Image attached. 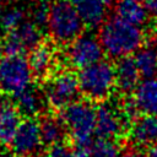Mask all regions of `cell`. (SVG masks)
<instances>
[{
    "label": "cell",
    "instance_id": "4",
    "mask_svg": "<svg viewBox=\"0 0 157 157\" xmlns=\"http://www.w3.org/2000/svg\"><path fill=\"white\" fill-rule=\"evenodd\" d=\"M34 78L28 59L23 54H6L0 60V90L16 96L31 86Z\"/></svg>",
    "mask_w": 157,
    "mask_h": 157
},
{
    "label": "cell",
    "instance_id": "20",
    "mask_svg": "<svg viewBox=\"0 0 157 157\" xmlns=\"http://www.w3.org/2000/svg\"><path fill=\"white\" fill-rule=\"evenodd\" d=\"M115 16L136 26H144L148 21V12L140 0H117Z\"/></svg>",
    "mask_w": 157,
    "mask_h": 157
},
{
    "label": "cell",
    "instance_id": "27",
    "mask_svg": "<svg viewBox=\"0 0 157 157\" xmlns=\"http://www.w3.org/2000/svg\"><path fill=\"white\" fill-rule=\"evenodd\" d=\"M150 17L155 18L157 22V0H144L142 1Z\"/></svg>",
    "mask_w": 157,
    "mask_h": 157
},
{
    "label": "cell",
    "instance_id": "9",
    "mask_svg": "<svg viewBox=\"0 0 157 157\" xmlns=\"http://www.w3.org/2000/svg\"><path fill=\"white\" fill-rule=\"evenodd\" d=\"M42 146L38 120L34 118L22 119L10 145L15 157H39L43 153Z\"/></svg>",
    "mask_w": 157,
    "mask_h": 157
},
{
    "label": "cell",
    "instance_id": "2",
    "mask_svg": "<svg viewBox=\"0 0 157 157\" xmlns=\"http://www.w3.org/2000/svg\"><path fill=\"white\" fill-rule=\"evenodd\" d=\"M47 27L55 43L69 44L82 34L85 25L72 0H54L50 4Z\"/></svg>",
    "mask_w": 157,
    "mask_h": 157
},
{
    "label": "cell",
    "instance_id": "10",
    "mask_svg": "<svg viewBox=\"0 0 157 157\" xmlns=\"http://www.w3.org/2000/svg\"><path fill=\"white\" fill-rule=\"evenodd\" d=\"M42 38V27L33 21H25L17 28L7 32L2 48L6 54H25L39 45Z\"/></svg>",
    "mask_w": 157,
    "mask_h": 157
},
{
    "label": "cell",
    "instance_id": "7",
    "mask_svg": "<svg viewBox=\"0 0 157 157\" xmlns=\"http://www.w3.org/2000/svg\"><path fill=\"white\" fill-rule=\"evenodd\" d=\"M129 128L130 124L121 114L119 105L117 107L101 102V104L96 108L94 134L97 137L120 142V140L129 131Z\"/></svg>",
    "mask_w": 157,
    "mask_h": 157
},
{
    "label": "cell",
    "instance_id": "29",
    "mask_svg": "<svg viewBox=\"0 0 157 157\" xmlns=\"http://www.w3.org/2000/svg\"><path fill=\"white\" fill-rule=\"evenodd\" d=\"M145 157H157V144L147 147L145 151Z\"/></svg>",
    "mask_w": 157,
    "mask_h": 157
},
{
    "label": "cell",
    "instance_id": "19",
    "mask_svg": "<svg viewBox=\"0 0 157 157\" xmlns=\"http://www.w3.org/2000/svg\"><path fill=\"white\" fill-rule=\"evenodd\" d=\"M22 121V114L17 107L5 101L0 109V145L10 146Z\"/></svg>",
    "mask_w": 157,
    "mask_h": 157
},
{
    "label": "cell",
    "instance_id": "11",
    "mask_svg": "<svg viewBox=\"0 0 157 157\" xmlns=\"http://www.w3.org/2000/svg\"><path fill=\"white\" fill-rule=\"evenodd\" d=\"M129 137L139 147L157 144V114H140L129 128Z\"/></svg>",
    "mask_w": 157,
    "mask_h": 157
},
{
    "label": "cell",
    "instance_id": "31",
    "mask_svg": "<svg viewBox=\"0 0 157 157\" xmlns=\"http://www.w3.org/2000/svg\"><path fill=\"white\" fill-rule=\"evenodd\" d=\"M103 1H104V2H105V4L108 5V6H109V5H112L113 2H115L117 0H103Z\"/></svg>",
    "mask_w": 157,
    "mask_h": 157
},
{
    "label": "cell",
    "instance_id": "28",
    "mask_svg": "<svg viewBox=\"0 0 157 157\" xmlns=\"http://www.w3.org/2000/svg\"><path fill=\"white\" fill-rule=\"evenodd\" d=\"M0 157H15L10 146L0 145Z\"/></svg>",
    "mask_w": 157,
    "mask_h": 157
},
{
    "label": "cell",
    "instance_id": "8",
    "mask_svg": "<svg viewBox=\"0 0 157 157\" xmlns=\"http://www.w3.org/2000/svg\"><path fill=\"white\" fill-rule=\"evenodd\" d=\"M104 50L99 38L91 33L80 34L71 43L67 44L65 58L71 67L83 69L103 59Z\"/></svg>",
    "mask_w": 157,
    "mask_h": 157
},
{
    "label": "cell",
    "instance_id": "3",
    "mask_svg": "<svg viewBox=\"0 0 157 157\" xmlns=\"http://www.w3.org/2000/svg\"><path fill=\"white\" fill-rule=\"evenodd\" d=\"M82 96L91 102H104L115 88L114 65L101 60L80 70L77 75Z\"/></svg>",
    "mask_w": 157,
    "mask_h": 157
},
{
    "label": "cell",
    "instance_id": "5",
    "mask_svg": "<svg viewBox=\"0 0 157 157\" xmlns=\"http://www.w3.org/2000/svg\"><path fill=\"white\" fill-rule=\"evenodd\" d=\"M72 141H91L96 128V108L91 101H75L61 110Z\"/></svg>",
    "mask_w": 157,
    "mask_h": 157
},
{
    "label": "cell",
    "instance_id": "26",
    "mask_svg": "<svg viewBox=\"0 0 157 157\" xmlns=\"http://www.w3.org/2000/svg\"><path fill=\"white\" fill-rule=\"evenodd\" d=\"M120 157H145V151H142L139 146L134 145V146H128L125 147V150L121 152Z\"/></svg>",
    "mask_w": 157,
    "mask_h": 157
},
{
    "label": "cell",
    "instance_id": "23",
    "mask_svg": "<svg viewBox=\"0 0 157 157\" xmlns=\"http://www.w3.org/2000/svg\"><path fill=\"white\" fill-rule=\"evenodd\" d=\"M50 4L52 1L49 0H37L31 10V18L32 21L38 25L39 27L47 26L48 17H49V11H50Z\"/></svg>",
    "mask_w": 157,
    "mask_h": 157
},
{
    "label": "cell",
    "instance_id": "30",
    "mask_svg": "<svg viewBox=\"0 0 157 157\" xmlns=\"http://www.w3.org/2000/svg\"><path fill=\"white\" fill-rule=\"evenodd\" d=\"M2 53H4V48H2V43H0V60L2 59Z\"/></svg>",
    "mask_w": 157,
    "mask_h": 157
},
{
    "label": "cell",
    "instance_id": "14",
    "mask_svg": "<svg viewBox=\"0 0 157 157\" xmlns=\"http://www.w3.org/2000/svg\"><path fill=\"white\" fill-rule=\"evenodd\" d=\"M39 117L40 118L38 119V123H39L42 144L44 148L54 144L71 139L67 128L60 115L45 113V114H40Z\"/></svg>",
    "mask_w": 157,
    "mask_h": 157
},
{
    "label": "cell",
    "instance_id": "25",
    "mask_svg": "<svg viewBox=\"0 0 157 157\" xmlns=\"http://www.w3.org/2000/svg\"><path fill=\"white\" fill-rule=\"evenodd\" d=\"M93 140L91 141H72L75 157H91Z\"/></svg>",
    "mask_w": 157,
    "mask_h": 157
},
{
    "label": "cell",
    "instance_id": "1",
    "mask_svg": "<svg viewBox=\"0 0 157 157\" xmlns=\"http://www.w3.org/2000/svg\"><path fill=\"white\" fill-rule=\"evenodd\" d=\"M98 36L104 54L113 59L134 54L146 40L145 32L140 26L129 23L117 16L104 21Z\"/></svg>",
    "mask_w": 157,
    "mask_h": 157
},
{
    "label": "cell",
    "instance_id": "21",
    "mask_svg": "<svg viewBox=\"0 0 157 157\" xmlns=\"http://www.w3.org/2000/svg\"><path fill=\"white\" fill-rule=\"evenodd\" d=\"M121 148L118 141L97 137L93 140L91 157H120Z\"/></svg>",
    "mask_w": 157,
    "mask_h": 157
},
{
    "label": "cell",
    "instance_id": "6",
    "mask_svg": "<svg viewBox=\"0 0 157 157\" xmlns=\"http://www.w3.org/2000/svg\"><path fill=\"white\" fill-rule=\"evenodd\" d=\"M47 104L55 112H60L72 102L77 101L81 93L77 76L70 71H60L52 75L43 90Z\"/></svg>",
    "mask_w": 157,
    "mask_h": 157
},
{
    "label": "cell",
    "instance_id": "15",
    "mask_svg": "<svg viewBox=\"0 0 157 157\" xmlns=\"http://www.w3.org/2000/svg\"><path fill=\"white\" fill-rule=\"evenodd\" d=\"M131 96L140 114H157V77L140 81Z\"/></svg>",
    "mask_w": 157,
    "mask_h": 157
},
{
    "label": "cell",
    "instance_id": "13",
    "mask_svg": "<svg viewBox=\"0 0 157 157\" xmlns=\"http://www.w3.org/2000/svg\"><path fill=\"white\" fill-rule=\"evenodd\" d=\"M28 61L34 78L43 81L52 76V72L56 65V55L49 44L40 43L31 50Z\"/></svg>",
    "mask_w": 157,
    "mask_h": 157
},
{
    "label": "cell",
    "instance_id": "17",
    "mask_svg": "<svg viewBox=\"0 0 157 157\" xmlns=\"http://www.w3.org/2000/svg\"><path fill=\"white\" fill-rule=\"evenodd\" d=\"M72 2L86 27H101L107 20L108 5L103 0H72Z\"/></svg>",
    "mask_w": 157,
    "mask_h": 157
},
{
    "label": "cell",
    "instance_id": "22",
    "mask_svg": "<svg viewBox=\"0 0 157 157\" xmlns=\"http://www.w3.org/2000/svg\"><path fill=\"white\" fill-rule=\"evenodd\" d=\"M26 12L18 6H11L1 11L0 13V26L4 31L10 32L17 28L22 22H25Z\"/></svg>",
    "mask_w": 157,
    "mask_h": 157
},
{
    "label": "cell",
    "instance_id": "33",
    "mask_svg": "<svg viewBox=\"0 0 157 157\" xmlns=\"http://www.w3.org/2000/svg\"><path fill=\"white\" fill-rule=\"evenodd\" d=\"M9 1H11V2H13V1H17V0H9Z\"/></svg>",
    "mask_w": 157,
    "mask_h": 157
},
{
    "label": "cell",
    "instance_id": "18",
    "mask_svg": "<svg viewBox=\"0 0 157 157\" xmlns=\"http://www.w3.org/2000/svg\"><path fill=\"white\" fill-rule=\"evenodd\" d=\"M137 69L144 78L157 77V38L145 40V43L134 53Z\"/></svg>",
    "mask_w": 157,
    "mask_h": 157
},
{
    "label": "cell",
    "instance_id": "24",
    "mask_svg": "<svg viewBox=\"0 0 157 157\" xmlns=\"http://www.w3.org/2000/svg\"><path fill=\"white\" fill-rule=\"evenodd\" d=\"M40 157H75L72 140H65L58 144H54L49 147H45Z\"/></svg>",
    "mask_w": 157,
    "mask_h": 157
},
{
    "label": "cell",
    "instance_id": "16",
    "mask_svg": "<svg viewBox=\"0 0 157 157\" xmlns=\"http://www.w3.org/2000/svg\"><path fill=\"white\" fill-rule=\"evenodd\" d=\"M47 101L44 93L33 86H28L22 92L15 96V105L26 118H36L43 114Z\"/></svg>",
    "mask_w": 157,
    "mask_h": 157
},
{
    "label": "cell",
    "instance_id": "32",
    "mask_svg": "<svg viewBox=\"0 0 157 157\" xmlns=\"http://www.w3.org/2000/svg\"><path fill=\"white\" fill-rule=\"evenodd\" d=\"M4 103H5V99H1V98H0V109L2 108V105H4Z\"/></svg>",
    "mask_w": 157,
    "mask_h": 157
},
{
    "label": "cell",
    "instance_id": "12",
    "mask_svg": "<svg viewBox=\"0 0 157 157\" xmlns=\"http://www.w3.org/2000/svg\"><path fill=\"white\" fill-rule=\"evenodd\" d=\"M115 88L123 94H131L140 82L141 74L137 69L135 59L130 55L119 58L114 65Z\"/></svg>",
    "mask_w": 157,
    "mask_h": 157
}]
</instances>
